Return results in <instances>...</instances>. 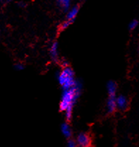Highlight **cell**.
Here are the masks:
<instances>
[{"instance_id": "cell-1", "label": "cell", "mask_w": 139, "mask_h": 147, "mask_svg": "<svg viewBox=\"0 0 139 147\" xmlns=\"http://www.w3.org/2000/svg\"><path fill=\"white\" fill-rule=\"evenodd\" d=\"M82 89V82L79 80H76L72 87L68 89L62 90L63 91L59 102V110L62 112H64V110L68 107H74L76 101L81 94Z\"/></svg>"}, {"instance_id": "cell-2", "label": "cell", "mask_w": 139, "mask_h": 147, "mask_svg": "<svg viewBox=\"0 0 139 147\" xmlns=\"http://www.w3.org/2000/svg\"><path fill=\"white\" fill-rule=\"evenodd\" d=\"M56 78L62 90L68 89L72 87L76 81L74 70L69 66L64 67L63 69L57 74Z\"/></svg>"}, {"instance_id": "cell-3", "label": "cell", "mask_w": 139, "mask_h": 147, "mask_svg": "<svg viewBox=\"0 0 139 147\" xmlns=\"http://www.w3.org/2000/svg\"><path fill=\"white\" fill-rule=\"evenodd\" d=\"M76 142L79 147H91L92 141L89 134L86 132H80L76 138Z\"/></svg>"}, {"instance_id": "cell-4", "label": "cell", "mask_w": 139, "mask_h": 147, "mask_svg": "<svg viewBox=\"0 0 139 147\" xmlns=\"http://www.w3.org/2000/svg\"><path fill=\"white\" fill-rule=\"evenodd\" d=\"M116 104H117V109H119L121 111H125L129 106V101L125 96L119 95L116 96Z\"/></svg>"}, {"instance_id": "cell-5", "label": "cell", "mask_w": 139, "mask_h": 147, "mask_svg": "<svg viewBox=\"0 0 139 147\" xmlns=\"http://www.w3.org/2000/svg\"><path fill=\"white\" fill-rule=\"evenodd\" d=\"M79 10H80V7L79 5H74L70 7V9L66 11V20L71 21L72 23L74 22L78 13H79Z\"/></svg>"}, {"instance_id": "cell-6", "label": "cell", "mask_w": 139, "mask_h": 147, "mask_svg": "<svg viewBox=\"0 0 139 147\" xmlns=\"http://www.w3.org/2000/svg\"><path fill=\"white\" fill-rule=\"evenodd\" d=\"M61 132L63 134V136L66 139H71L73 136V131L72 129H71V126L68 124V122L67 121L63 122V123L61 125Z\"/></svg>"}, {"instance_id": "cell-7", "label": "cell", "mask_w": 139, "mask_h": 147, "mask_svg": "<svg viewBox=\"0 0 139 147\" xmlns=\"http://www.w3.org/2000/svg\"><path fill=\"white\" fill-rule=\"evenodd\" d=\"M50 55L51 59L54 62L59 60V44L56 41H54L50 45Z\"/></svg>"}, {"instance_id": "cell-8", "label": "cell", "mask_w": 139, "mask_h": 147, "mask_svg": "<svg viewBox=\"0 0 139 147\" xmlns=\"http://www.w3.org/2000/svg\"><path fill=\"white\" fill-rule=\"evenodd\" d=\"M106 109L108 113L111 114L114 113L117 110V104H116V96H108L106 102Z\"/></svg>"}, {"instance_id": "cell-9", "label": "cell", "mask_w": 139, "mask_h": 147, "mask_svg": "<svg viewBox=\"0 0 139 147\" xmlns=\"http://www.w3.org/2000/svg\"><path fill=\"white\" fill-rule=\"evenodd\" d=\"M107 92L108 96H117V84L114 81L110 80L107 83L106 85Z\"/></svg>"}, {"instance_id": "cell-10", "label": "cell", "mask_w": 139, "mask_h": 147, "mask_svg": "<svg viewBox=\"0 0 139 147\" xmlns=\"http://www.w3.org/2000/svg\"><path fill=\"white\" fill-rule=\"evenodd\" d=\"M56 4L61 10L66 12L71 7V0H57Z\"/></svg>"}, {"instance_id": "cell-11", "label": "cell", "mask_w": 139, "mask_h": 147, "mask_svg": "<svg viewBox=\"0 0 139 147\" xmlns=\"http://www.w3.org/2000/svg\"><path fill=\"white\" fill-rule=\"evenodd\" d=\"M139 22L137 19H133L132 21H131L129 24V30L130 31H133V30H135L137 27L138 26Z\"/></svg>"}, {"instance_id": "cell-12", "label": "cell", "mask_w": 139, "mask_h": 147, "mask_svg": "<svg viewBox=\"0 0 139 147\" xmlns=\"http://www.w3.org/2000/svg\"><path fill=\"white\" fill-rule=\"evenodd\" d=\"M72 24H73V23L71 22V21H67V20H65L64 21H63V22L61 24L60 27H59V30H66V29L68 28L70 26H71Z\"/></svg>"}, {"instance_id": "cell-13", "label": "cell", "mask_w": 139, "mask_h": 147, "mask_svg": "<svg viewBox=\"0 0 139 147\" xmlns=\"http://www.w3.org/2000/svg\"><path fill=\"white\" fill-rule=\"evenodd\" d=\"M66 147H79V146L76 144V141L72 139H68V142H67Z\"/></svg>"}, {"instance_id": "cell-14", "label": "cell", "mask_w": 139, "mask_h": 147, "mask_svg": "<svg viewBox=\"0 0 139 147\" xmlns=\"http://www.w3.org/2000/svg\"><path fill=\"white\" fill-rule=\"evenodd\" d=\"M24 68H25V67H24V65L22 63H20L19 62V63H16L14 64V69L16 71H23L24 69Z\"/></svg>"}, {"instance_id": "cell-15", "label": "cell", "mask_w": 139, "mask_h": 147, "mask_svg": "<svg viewBox=\"0 0 139 147\" xmlns=\"http://www.w3.org/2000/svg\"><path fill=\"white\" fill-rule=\"evenodd\" d=\"M18 5H19V7H21V8H25L26 7V3L24 2V1H19V3H18Z\"/></svg>"}, {"instance_id": "cell-16", "label": "cell", "mask_w": 139, "mask_h": 147, "mask_svg": "<svg viewBox=\"0 0 139 147\" xmlns=\"http://www.w3.org/2000/svg\"><path fill=\"white\" fill-rule=\"evenodd\" d=\"M12 1H13V0H0L1 3H2V4H9V3L11 2Z\"/></svg>"}, {"instance_id": "cell-17", "label": "cell", "mask_w": 139, "mask_h": 147, "mask_svg": "<svg viewBox=\"0 0 139 147\" xmlns=\"http://www.w3.org/2000/svg\"><path fill=\"white\" fill-rule=\"evenodd\" d=\"M138 53H139V46H138Z\"/></svg>"}]
</instances>
